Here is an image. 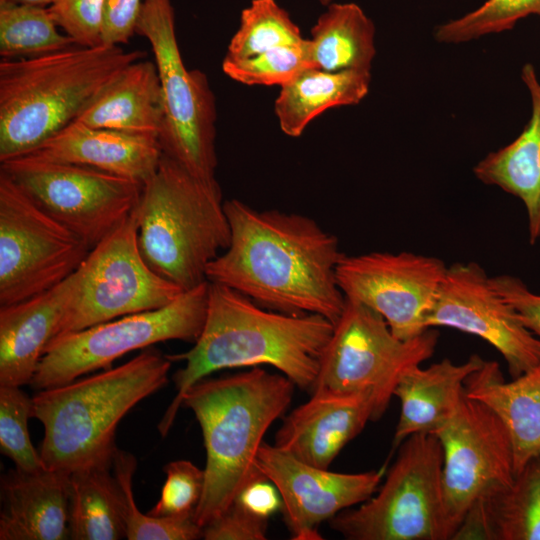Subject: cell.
<instances>
[{
  "label": "cell",
  "instance_id": "obj_40",
  "mask_svg": "<svg viewBox=\"0 0 540 540\" xmlns=\"http://www.w3.org/2000/svg\"><path fill=\"white\" fill-rule=\"evenodd\" d=\"M143 0H105L101 45L121 46L136 33Z\"/></svg>",
  "mask_w": 540,
  "mask_h": 540
},
{
  "label": "cell",
  "instance_id": "obj_38",
  "mask_svg": "<svg viewBox=\"0 0 540 540\" xmlns=\"http://www.w3.org/2000/svg\"><path fill=\"white\" fill-rule=\"evenodd\" d=\"M267 518L258 516L234 502L221 516L203 528L205 540H264Z\"/></svg>",
  "mask_w": 540,
  "mask_h": 540
},
{
  "label": "cell",
  "instance_id": "obj_18",
  "mask_svg": "<svg viewBox=\"0 0 540 540\" xmlns=\"http://www.w3.org/2000/svg\"><path fill=\"white\" fill-rule=\"evenodd\" d=\"M368 392L316 390L282 420L274 445L297 459L328 469L340 451L374 421Z\"/></svg>",
  "mask_w": 540,
  "mask_h": 540
},
{
  "label": "cell",
  "instance_id": "obj_16",
  "mask_svg": "<svg viewBox=\"0 0 540 540\" xmlns=\"http://www.w3.org/2000/svg\"><path fill=\"white\" fill-rule=\"evenodd\" d=\"M426 326L449 327L485 340L502 355L512 378L540 364V339L525 327L476 262H457L447 268Z\"/></svg>",
  "mask_w": 540,
  "mask_h": 540
},
{
  "label": "cell",
  "instance_id": "obj_8",
  "mask_svg": "<svg viewBox=\"0 0 540 540\" xmlns=\"http://www.w3.org/2000/svg\"><path fill=\"white\" fill-rule=\"evenodd\" d=\"M136 33L151 45L164 106L163 153L197 178L213 181L217 167L216 102L207 76L186 68L171 0H143Z\"/></svg>",
  "mask_w": 540,
  "mask_h": 540
},
{
  "label": "cell",
  "instance_id": "obj_39",
  "mask_svg": "<svg viewBox=\"0 0 540 540\" xmlns=\"http://www.w3.org/2000/svg\"><path fill=\"white\" fill-rule=\"evenodd\" d=\"M497 293L514 309L521 322L540 339V294L532 292L518 277H490Z\"/></svg>",
  "mask_w": 540,
  "mask_h": 540
},
{
  "label": "cell",
  "instance_id": "obj_20",
  "mask_svg": "<svg viewBox=\"0 0 540 540\" xmlns=\"http://www.w3.org/2000/svg\"><path fill=\"white\" fill-rule=\"evenodd\" d=\"M76 283L75 271L41 294L0 306V385L31 384L48 344L58 334Z\"/></svg>",
  "mask_w": 540,
  "mask_h": 540
},
{
  "label": "cell",
  "instance_id": "obj_28",
  "mask_svg": "<svg viewBox=\"0 0 540 540\" xmlns=\"http://www.w3.org/2000/svg\"><path fill=\"white\" fill-rule=\"evenodd\" d=\"M308 39L313 67L338 72L370 71L376 54L373 21L355 3H331Z\"/></svg>",
  "mask_w": 540,
  "mask_h": 540
},
{
  "label": "cell",
  "instance_id": "obj_42",
  "mask_svg": "<svg viewBox=\"0 0 540 540\" xmlns=\"http://www.w3.org/2000/svg\"><path fill=\"white\" fill-rule=\"evenodd\" d=\"M55 0H0V3H15L49 7Z\"/></svg>",
  "mask_w": 540,
  "mask_h": 540
},
{
  "label": "cell",
  "instance_id": "obj_32",
  "mask_svg": "<svg viewBox=\"0 0 540 540\" xmlns=\"http://www.w3.org/2000/svg\"><path fill=\"white\" fill-rule=\"evenodd\" d=\"M135 457L117 449L113 459V473L124 498V520L128 540H195L202 537L203 529L190 517H154L142 513L135 503L132 479L136 470Z\"/></svg>",
  "mask_w": 540,
  "mask_h": 540
},
{
  "label": "cell",
  "instance_id": "obj_31",
  "mask_svg": "<svg viewBox=\"0 0 540 540\" xmlns=\"http://www.w3.org/2000/svg\"><path fill=\"white\" fill-rule=\"evenodd\" d=\"M299 27L275 0H253L241 13L225 58L244 59L280 47L305 42Z\"/></svg>",
  "mask_w": 540,
  "mask_h": 540
},
{
  "label": "cell",
  "instance_id": "obj_25",
  "mask_svg": "<svg viewBox=\"0 0 540 540\" xmlns=\"http://www.w3.org/2000/svg\"><path fill=\"white\" fill-rule=\"evenodd\" d=\"M453 540H540V458L528 462L504 487L478 499Z\"/></svg>",
  "mask_w": 540,
  "mask_h": 540
},
{
  "label": "cell",
  "instance_id": "obj_27",
  "mask_svg": "<svg viewBox=\"0 0 540 540\" xmlns=\"http://www.w3.org/2000/svg\"><path fill=\"white\" fill-rule=\"evenodd\" d=\"M370 71H325L310 67L281 86L275 113L283 133L298 137L324 111L356 105L369 92Z\"/></svg>",
  "mask_w": 540,
  "mask_h": 540
},
{
  "label": "cell",
  "instance_id": "obj_15",
  "mask_svg": "<svg viewBox=\"0 0 540 540\" xmlns=\"http://www.w3.org/2000/svg\"><path fill=\"white\" fill-rule=\"evenodd\" d=\"M448 266L441 259L413 252L344 255L337 281L345 298L379 313L402 340L426 331Z\"/></svg>",
  "mask_w": 540,
  "mask_h": 540
},
{
  "label": "cell",
  "instance_id": "obj_14",
  "mask_svg": "<svg viewBox=\"0 0 540 540\" xmlns=\"http://www.w3.org/2000/svg\"><path fill=\"white\" fill-rule=\"evenodd\" d=\"M432 433L443 449L442 491L452 539L478 499L513 481V449L499 417L465 392L451 417Z\"/></svg>",
  "mask_w": 540,
  "mask_h": 540
},
{
  "label": "cell",
  "instance_id": "obj_34",
  "mask_svg": "<svg viewBox=\"0 0 540 540\" xmlns=\"http://www.w3.org/2000/svg\"><path fill=\"white\" fill-rule=\"evenodd\" d=\"M310 67L308 39L299 45L280 46L244 59L224 58L222 62L229 78L246 85L283 86Z\"/></svg>",
  "mask_w": 540,
  "mask_h": 540
},
{
  "label": "cell",
  "instance_id": "obj_3",
  "mask_svg": "<svg viewBox=\"0 0 540 540\" xmlns=\"http://www.w3.org/2000/svg\"><path fill=\"white\" fill-rule=\"evenodd\" d=\"M295 384L260 366L233 375L205 377L182 397L195 415L206 451L204 489L193 519L200 528L221 516L241 491L266 478L257 456L271 425L291 404Z\"/></svg>",
  "mask_w": 540,
  "mask_h": 540
},
{
  "label": "cell",
  "instance_id": "obj_4",
  "mask_svg": "<svg viewBox=\"0 0 540 540\" xmlns=\"http://www.w3.org/2000/svg\"><path fill=\"white\" fill-rule=\"evenodd\" d=\"M171 364L168 355L146 349L115 368L38 390L32 417L44 428L39 452L44 467L71 473L112 466L120 421L167 384Z\"/></svg>",
  "mask_w": 540,
  "mask_h": 540
},
{
  "label": "cell",
  "instance_id": "obj_21",
  "mask_svg": "<svg viewBox=\"0 0 540 540\" xmlns=\"http://www.w3.org/2000/svg\"><path fill=\"white\" fill-rule=\"evenodd\" d=\"M70 473L17 468L1 480L0 540H65L69 536Z\"/></svg>",
  "mask_w": 540,
  "mask_h": 540
},
{
  "label": "cell",
  "instance_id": "obj_1",
  "mask_svg": "<svg viewBox=\"0 0 540 540\" xmlns=\"http://www.w3.org/2000/svg\"><path fill=\"white\" fill-rule=\"evenodd\" d=\"M229 246L209 263L206 278L277 312L317 314L333 324L345 306L337 267L345 255L335 235L309 216L224 202Z\"/></svg>",
  "mask_w": 540,
  "mask_h": 540
},
{
  "label": "cell",
  "instance_id": "obj_7",
  "mask_svg": "<svg viewBox=\"0 0 540 540\" xmlns=\"http://www.w3.org/2000/svg\"><path fill=\"white\" fill-rule=\"evenodd\" d=\"M383 484L357 508L329 520L347 540H449L442 491L443 449L418 432L398 447Z\"/></svg>",
  "mask_w": 540,
  "mask_h": 540
},
{
  "label": "cell",
  "instance_id": "obj_10",
  "mask_svg": "<svg viewBox=\"0 0 540 540\" xmlns=\"http://www.w3.org/2000/svg\"><path fill=\"white\" fill-rule=\"evenodd\" d=\"M438 338V331L429 328L415 338L399 339L379 313L345 298L311 392H368L376 421L386 411L403 372L429 359Z\"/></svg>",
  "mask_w": 540,
  "mask_h": 540
},
{
  "label": "cell",
  "instance_id": "obj_35",
  "mask_svg": "<svg viewBox=\"0 0 540 540\" xmlns=\"http://www.w3.org/2000/svg\"><path fill=\"white\" fill-rule=\"evenodd\" d=\"M33 399L20 386L0 385V450L22 471L44 467L28 429Z\"/></svg>",
  "mask_w": 540,
  "mask_h": 540
},
{
  "label": "cell",
  "instance_id": "obj_26",
  "mask_svg": "<svg viewBox=\"0 0 540 540\" xmlns=\"http://www.w3.org/2000/svg\"><path fill=\"white\" fill-rule=\"evenodd\" d=\"M164 120L163 97L154 61L127 65L86 106L75 121L91 127L159 138Z\"/></svg>",
  "mask_w": 540,
  "mask_h": 540
},
{
  "label": "cell",
  "instance_id": "obj_29",
  "mask_svg": "<svg viewBox=\"0 0 540 540\" xmlns=\"http://www.w3.org/2000/svg\"><path fill=\"white\" fill-rule=\"evenodd\" d=\"M111 469L94 466L70 473V539L126 538L123 492Z\"/></svg>",
  "mask_w": 540,
  "mask_h": 540
},
{
  "label": "cell",
  "instance_id": "obj_13",
  "mask_svg": "<svg viewBox=\"0 0 540 540\" xmlns=\"http://www.w3.org/2000/svg\"><path fill=\"white\" fill-rule=\"evenodd\" d=\"M89 251L0 172V306L55 287L79 268Z\"/></svg>",
  "mask_w": 540,
  "mask_h": 540
},
{
  "label": "cell",
  "instance_id": "obj_5",
  "mask_svg": "<svg viewBox=\"0 0 540 540\" xmlns=\"http://www.w3.org/2000/svg\"><path fill=\"white\" fill-rule=\"evenodd\" d=\"M141 50L78 46L0 60V162L26 155L74 122Z\"/></svg>",
  "mask_w": 540,
  "mask_h": 540
},
{
  "label": "cell",
  "instance_id": "obj_24",
  "mask_svg": "<svg viewBox=\"0 0 540 540\" xmlns=\"http://www.w3.org/2000/svg\"><path fill=\"white\" fill-rule=\"evenodd\" d=\"M473 354L461 364L445 358L427 368L414 365L403 372L394 390L400 401V416L391 450L418 432H433L456 410L466 379L484 363Z\"/></svg>",
  "mask_w": 540,
  "mask_h": 540
},
{
  "label": "cell",
  "instance_id": "obj_19",
  "mask_svg": "<svg viewBox=\"0 0 540 540\" xmlns=\"http://www.w3.org/2000/svg\"><path fill=\"white\" fill-rule=\"evenodd\" d=\"M26 155L88 166L144 184L156 172L163 150L155 135L74 121Z\"/></svg>",
  "mask_w": 540,
  "mask_h": 540
},
{
  "label": "cell",
  "instance_id": "obj_23",
  "mask_svg": "<svg viewBox=\"0 0 540 540\" xmlns=\"http://www.w3.org/2000/svg\"><path fill=\"white\" fill-rule=\"evenodd\" d=\"M467 397L489 407L504 424L513 449L514 474L540 458V364L505 381L496 361H484L464 383Z\"/></svg>",
  "mask_w": 540,
  "mask_h": 540
},
{
  "label": "cell",
  "instance_id": "obj_12",
  "mask_svg": "<svg viewBox=\"0 0 540 540\" xmlns=\"http://www.w3.org/2000/svg\"><path fill=\"white\" fill-rule=\"evenodd\" d=\"M0 163L1 173L89 249L133 212L143 188L95 168L32 155Z\"/></svg>",
  "mask_w": 540,
  "mask_h": 540
},
{
  "label": "cell",
  "instance_id": "obj_43",
  "mask_svg": "<svg viewBox=\"0 0 540 540\" xmlns=\"http://www.w3.org/2000/svg\"><path fill=\"white\" fill-rule=\"evenodd\" d=\"M331 1H332V0H319V2H320L322 5H325V6H328L329 4H331Z\"/></svg>",
  "mask_w": 540,
  "mask_h": 540
},
{
  "label": "cell",
  "instance_id": "obj_9",
  "mask_svg": "<svg viewBox=\"0 0 540 540\" xmlns=\"http://www.w3.org/2000/svg\"><path fill=\"white\" fill-rule=\"evenodd\" d=\"M209 281L183 291L171 303L59 335L48 344L31 386L47 389L107 369L121 356L159 342L194 343L206 317Z\"/></svg>",
  "mask_w": 540,
  "mask_h": 540
},
{
  "label": "cell",
  "instance_id": "obj_17",
  "mask_svg": "<svg viewBox=\"0 0 540 540\" xmlns=\"http://www.w3.org/2000/svg\"><path fill=\"white\" fill-rule=\"evenodd\" d=\"M257 466L279 492L283 518L293 540H322L320 524L368 500L383 475V469L332 472L266 442L258 452Z\"/></svg>",
  "mask_w": 540,
  "mask_h": 540
},
{
  "label": "cell",
  "instance_id": "obj_11",
  "mask_svg": "<svg viewBox=\"0 0 540 540\" xmlns=\"http://www.w3.org/2000/svg\"><path fill=\"white\" fill-rule=\"evenodd\" d=\"M76 275V287L57 336L163 307L183 292L144 260L135 209L90 249Z\"/></svg>",
  "mask_w": 540,
  "mask_h": 540
},
{
  "label": "cell",
  "instance_id": "obj_41",
  "mask_svg": "<svg viewBox=\"0 0 540 540\" xmlns=\"http://www.w3.org/2000/svg\"><path fill=\"white\" fill-rule=\"evenodd\" d=\"M250 512L267 518L281 509V497L277 488L267 478L252 482L235 500Z\"/></svg>",
  "mask_w": 540,
  "mask_h": 540
},
{
  "label": "cell",
  "instance_id": "obj_22",
  "mask_svg": "<svg viewBox=\"0 0 540 540\" xmlns=\"http://www.w3.org/2000/svg\"><path fill=\"white\" fill-rule=\"evenodd\" d=\"M521 79L531 99V116L522 132L506 146L490 152L473 168L478 180L521 200L527 216L528 240H540V81L527 63Z\"/></svg>",
  "mask_w": 540,
  "mask_h": 540
},
{
  "label": "cell",
  "instance_id": "obj_36",
  "mask_svg": "<svg viewBox=\"0 0 540 540\" xmlns=\"http://www.w3.org/2000/svg\"><path fill=\"white\" fill-rule=\"evenodd\" d=\"M166 474L159 500L148 512L154 517H190L202 497L204 470L189 460H177L164 466Z\"/></svg>",
  "mask_w": 540,
  "mask_h": 540
},
{
  "label": "cell",
  "instance_id": "obj_30",
  "mask_svg": "<svg viewBox=\"0 0 540 540\" xmlns=\"http://www.w3.org/2000/svg\"><path fill=\"white\" fill-rule=\"evenodd\" d=\"M58 27L48 7L0 3L1 59L36 57L75 46Z\"/></svg>",
  "mask_w": 540,
  "mask_h": 540
},
{
  "label": "cell",
  "instance_id": "obj_37",
  "mask_svg": "<svg viewBox=\"0 0 540 540\" xmlns=\"http://www.w3.org/2000/svg\"><path fill=\"white\" fill-rule=\"evenodd\" d=\"M105 0H55L48 8L56 24L78 46L101 45Z\"/></svg>",
  "mask_w": 540,
  "mask_h": 540
},
{
  "label": "cell",
  "instance_id": "obj_6",
  "mask_svg": "<svg viewBox=\"0 0 540 540\" xmlns=\"http://www.w3.org/2000/svg\"><path fill=\"white\" fill-rule=\"evenodd\" d=\"M140 252L149 267L183 291L206 281V269L230 243L217 180L189 173L163 153L135 208Z\"/></svg>",
  "mask_w": 540,
  "mask_h": 540
},
{
  "label": "cell",
  "instance_id": "obj_2",
  "mask_svg": "<svg viewBox=\"0 0 540 540\" xmlns=\"http://www.w3.org/2000/svg\"><path fill=\"white\" fill-rule=\"evenodd\" d=\"M333 330L334 324L321 315L273 311L225 285L209 282L199 337L188 351L168 355L172 362L185 364L174 374L177 393L158 424L159 433L168 434L185 392L218 370L269 365L311 392Z\"/></svg>",
  "mask_w": 540,
  "mask_h": 540
},
{
  "label": "cell",
  "instance_id": "obj_33",
  "mask_svg": "<svg viewBox=\"0 0 540 540\" xmlns=\"http://www.w3.org/2000/svg\"><path fill=\"white\" fill-rule=\"evenodd\" d=\"M529 15L540 17V0H486L475 10L436 27L434 37L445 44L465 43L511 30Z\"/></svg>",
  "mask_w": 540,
  "mask_h": 540
}]
</instances>
